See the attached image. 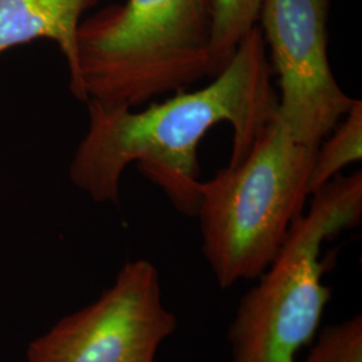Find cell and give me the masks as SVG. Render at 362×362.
<instances>
[{
  "instance_id": "1",
  "label": "cell",
  "mask_w": 362,
  "mask_h": 362,
  "mask_svg": "<svg viewBox=\"0 0 362 362\" xmlns=\"http://www.w3.org/2000/svg\"><path fill=\"white\" fill-rule=\"evenodd\" d=\"M89 127L70 163V180L98 204H119V182L132 163L168 196L175 208L196 216L200 203L197 149L221 122L233 127L228 167L239 164L272 121L278 95L259 25L236 47L230 64L207 86L181 90L140 112L86 101Z\"/></svg>"
},
{
  "instance_id": "2",
  "label": "cell",
  "mask_w": 362,
  "mask_h": 362,
  "mask_svg": "<svg viewBox=\"0 0 362 362\" xmlns=\"http://www.w3.org/2000/svg\"><path fill=\"white\" fill-rule=\"evenodd\" d=\"M214 0H125L78 27V103L140 107L212 77Z\"/></svg>"
},
{
  "instance_id": "3",
  "label": "cell",
  "mask_w": 362,
  "mask_h": 362,
  "mask_svg": "<svg viewBox=\"0 0 362 362\" xmlns=\"http://www.w3.org/2000/svg\"><path fill=\"white\" fill-rule=\"evenodd\" d=\"M317 149L274 116L239 164L200 181L203 254L221 288L257 279L276 258L310 194Z\"/></svg>"
},
{
  "instance_id": "4",
  "label": "cell",
  "mask_w": 362,
  "mask_h": 362,
  "mask_svg": "<svg viewBox=\"0 0 362 362\" xmlns=\"http://www.w3.org/2000/svg\"><path fill=\"white\" fill-rule=\"evenodd\" d=\"M313 196L258 285L238 305L228 330L231 362H299L298 353L315 338L330 299L321 248L360 223L361 172L337 176Z\"/></svg>"
},
{
  "instance_id": "5",
  "label": "cell",
  "mask_w": 362,
  "mask_h": 362,
  "mask_svg": "<svg viewBox=\"0 0 362 362\" xmlns=\"http://www.w3.org/2000/svg\"><path fill=\"white\" fill-rule=\"evenodd\" d=\"M177 320L161 298L155 264L146 259L122 266L113 285L27 348V362H155Z\"/></svg>"
},
{
  "instance_id": "6",
  "label": "cell",
  "mask_w": 362,
  "mask_h": 362,
  "mask_svg": "<svg viewBox=\"0 0 362 362\" xmlns=\"http://www.w3.org/2000/svg\"><path fill=\"white\" fill-rule=\"evenodd\" d=\"M329 0H263L258 25L279 77L275 116L298 143L320 145L349 112L327 57Z\"/></svg>"
},
{
  "instance_id": "7",
  "label": "cell",
  "mask_w": 362,
  "mask_h": 362,
  "mask_svg": "<svg viewBox=\"0 0 362 362\" xmlns=\"http://www.w3.org/2000/svg\"><path fill=\"white\" fill-rule=\"evenodd\" d=\"M101 0H0V54L38 39L55 42L65 57L70 91L79 98L78 27Z\"/></svg>"
},
{
  "instance_id": "8",
  "label": "cell",
  "mask_w": 362,
  "mask_h": 362,
  "mask_svg": "<svg viewBox=\"0 0 362 362\" xmlns=\"http://www.w3.org/2000/svg\"><path fill=\"white\" fill-rule=\"evenodd\" d=\"M327 137L324 144L318 145L315 153L309 179L310 194L336 179L345 167L361 160L362 103L360 100H354L349 112Z\"/></svg>"
},
{
  "instance_id": "9",
  "label": "cell",
  "mask_w": 362,
  "mask_h": 362,
  "mask_svg": "<svg viewBox=\"0 0 362 362\" xmlns=\"http://www.w3.org/2000/svg\"><path fill=\"white\" fill-rule=\"evenodd\" d=\"M263 0H214L212 78L230 64L242 39L258 25Z\"/></svg>"
},
{
  "instance_id": "10",
  "label": "cell",
  "mask_w": 362,
  "mask_h": 362,
  "mask_svg": "<svg viewBox=\"0 0 362 362\" xmlns=\"http://www.w3.org/2000/svg\"><path fill=\"white\" fill-rule=\"evenodd\" d=\"M303 362H362V318L322 329Z\"/></svg>"
}]
</instances>
